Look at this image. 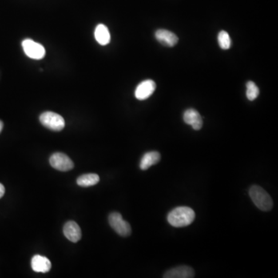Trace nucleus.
<instances>
[{
  "mask_svg": "<svg viewBox=\"0 0 278 278\" xmlns=\"http://www.w3.org/2000/svg\"><path fill=\"white\" fill-rule=\"evenodd\" d=\"M94 37L97 42L102 46H105L111 41L110 32L104 24L97 25L94 31Z\"/></svg>",
  "mask_w": 278,
  "mask_h": 278,
  "instance_id": "4468645a",
  "label": "nucleus"
},
{
  "mask_svg": "<svg viewBox=\"0 0 278 278\" xmlns=\"http://www.w3.org/2000/svg\"><path fill=\"white\" fill-rule=\"evenodd\" d=\"M250 196L255 205L262 211H270L273 208V200L270 195L259 185H253L250 189Z\"/></svg>",
  "mask_w": 278,
  "mask_h": 278,
  "instance_id": "f03ea898",
  "label": "nucleus"
},
{
  "mask_svg": "<svg viewBox=\"0 0 278 278\" xmlns=\"http://www.w3.org/2000/svg\"><path fill=\"white\" fill-rule=\"evenodd\" d=\"M260 93L259 88L253 81H248L247 83V97L249 101H255Z\"/></svg>",
  "mask_w": 278,
  "mask_h": 278,
  "instance_id": "f3484780",
  "label": "nucleus"
},
{
  "mask_svg": "<svg viewBox=\"0 0 278 278\" xmlns=\"http://www.w3.org/2000/svg\"><path fill=\"white\" fill-rule=\"evenodd\" d=\"M161 160V156L158 152H149L145 153L140 162L141 170H147L152 165H156Z\"/></svg>",
  "mask_w": 278,
  "mask_h": 278,
  "instance_id": "ddd939ff",
  "label": "nucleus"
},
{
  "mask_svg": "<svg viewBox=\"0 0 278 278\" xmlns=\"http://www.w3.org/2000/svg\"><path fill=\"white\" fill-rule=\"evenodd\" d=\"M64 234L70 241L77 243L81 240L82 232L77 223L74 221H69L64 225Z\"/></svg>",
  "mask_w": 278,
  "mask_h": 278,
  "instance_id": "9b49d317",
  "label": "nucleus"
},
{
  "mask_svg": "<svg viewBox=\"0 0 278 278\" xmlns=\"http://www.w3.org/2000/svg\"><path fill=\"white\" fill-rule=\"evenodd\" d=\"M100 181L97 174H85L80 176L77 180V185L81 187H90L96 185Z\"/></svg>",
  "mask_w": 278,
  "mask_h": 278,
  "instance_id": "2eb2a0df",
  "label": "nucleus"
},
{
  "mask_svg": "<svg viewBox=\"0 0 278 278\" xmlns=\"http://www.w3.org/2000/svg\"><path fill=\"white\" fill-rule=\"evenodd\" d=\"M156 38L160 44L168 47L175 46L179 41L177 36L167 29H158L156 32Z\"/></svg>",
  "mask_w": 278,
  "mask_h": 278,
  "instance_id": "9d476101",
  "label": "nucleus"
},
{
  "mask_svg": "<svg viewBox=\"0 0 278 278\" xmlns=\"http://www.w3.org/2000/svg\"><path fill=\"white\" fill-rule=\"evenodd\" d=\"M4 194H5V187L0 183V199L4 196Z\"/></svg>",
  "mask_w": 278,
  "mask_h": 278,
  "instance_id": "a211bd4d",
  "label": "nucleus"
},
{
  "mask_svg": "<svg viewBox=\"0 0 278 278\" xmlns=\"http://www.w3.org/2000/svg\"><path fill=\"white\" fill-rule=\"evenodd\" d=\"M49 164L57 170L67 172L73 168V161L65 154L56 152L49 158Z\"/></svg>",
  "mask_w": 278,
  "mask_h": 278,
  "instance_id": "423d86ee",
  "label": "nucleus"
},
{
  "mask_svg": "<svg viewBox=\"0 0 278 278\" xmlns=\"http://www.w3.org/2000/svg\"><path fill=\"white\" fill-rule=\"evenodd\" d=\"M183 120L187 125H191L194 130H200L203 127V119L200 114L192 108H189L184 112Z\"/></svg>",
  "mask_w": 278,
  "mask_h": 278,
  "instance_id": "1a4fd4ad",
  "label": "nucleus"
},
{
  "mask_svg": "<svg viewBox=\"0 0 278 278\" xmlns=\"http://www.w3.org/2000/svg\"><path fill=\"white\" fill-rule=\"evenodd\" d=\"M40 121L44 127L54 132H60L65 127L64 117L54 112H44L40 116Z\"/></svg>",
  "mask_w": 278,
  "mask_h": 278,
  "instance_id": "7ed1b4c3",
  "label": "nucleus"
},
{
  "mask_svg": "<svg viewBox=\"0 0 278 278\" xmlns=\"http://www.w3.org/2000/svg\"><path fill=\"white\" fill-rule=\"evenodd\" d=\"M156 84L152 80L142 81L136 88L135 95L139 101H144L152 95L156 91Z\"/></svg>",
  "mask_w": 278,
  "mask_h": 278,
  "instance_id": "0eeeda50",
  "label": "nucleus"
},
{
  "mask_svg": "<svg viewBox=\"0 0 278 278\" xmlns=\"http://www.w3.org/2000/svg\"><path fill=\"white\" fill-rule=\"evenodd\" d=\"M2 128H3V123L0 121V133L2 132Z\"/></svg>",
  "mask_w": 278,
  "mask_h": 278,
  "instance_id": "6ab92c4d",
  "label": "nucleus"
},
{
  "mask_svg": "<svg viewBox=\"0 0 278 278\" xmlns=\"http://www.w3.org/2000/svg\"><path fill=\"white\" fill-rule=\"evenodd\" d=\"M24 53L29 58L33 60H41L46 55V50L45 48L35 41L26 39L24 40L22 43Z\"/></svg>",
  "mask_w": 278,
  "mask_h": 278,
  "instance_id": "39448f33",
  "label": "nucleus"
},
{
  "mask_svg": "<svg viewBox=\"0 0 278 278\" xmlns=\"http://www.w3.org/2000/svg\"><path fill=\"white\" fill-rule=\"evenodd\" d=\"M33 271L37 273H47L51 269V262L46 256L35 255L31 260Z\"/></svg>",
  "mask_w": 278,
  "mask_h": 278,
  "instance_id": "f8f14e48",
  "label": "nucleus"
},
{
  "mask_svg": "<svg viewBox=\"0 0 278 278\" xmlns=\"http://www.w3.org/2000/svg\"><path fill=\"white\" fill-rule=\"evenodd\" d=\"M218 42L223 49H228L231 46V40L227 32L222 30L218 34Z\"/></svg>",
  "mask_w": 278,
  "mask_h": 278,
  "instance_id": "dca6fc26",
  "label": "nucleus"
},
{
  "mask_svg": "<svg viewBox=\"0 0 278 278\" xmlns=\"http://www.w3.org/2000/svg\"><path fill=\"white\" fill-rule=\"evenodd\" d=\"M196 214L192 208L188 207H179L174 208L168 215V222L174 227H184L194 221Z\"/></svg>",
  "mask_w": 278,
  "mask_h": 278,
  "instance_id": "f257e3e1",
  "label": "nucleus"
},
{
  "mask_svg": "<svg viewBox=\"0 0 278 278\" xmlns=\"http://www.w3.org/2000/svg\"><path fill=\"white\" fill-rule=\"evenodd\" d=\"M194 277V271L192 267L188 266L174 267L163 275V278H192Z\"/></svg>",
  "mask_w": 278,
  "mask_h": 278,
  "instance_id": "6e6552de",
  "label": "nucleus"
},
{
  "mask_svg": "<svg viewBox=\"0 0 278 278\" xmlns=\"http://www.w3.org/2000/svg\"><path fill=\"white\" fill-rule=\"evenodd\" d=\"M108 221L112 229L120 236H129L132 233V228L128 222L123 220L122 216L119 212H112L108 217Z\"/></svg>",
  "mask_w": 278,
  "mask_h": 278,
  "instance_id": "20e7f679",
  "label": "nucleus"
}]
</instances>
